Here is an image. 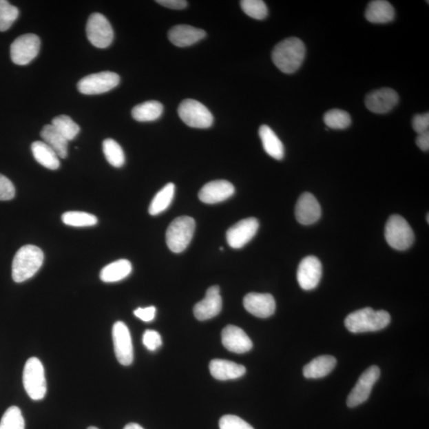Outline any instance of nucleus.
I'll use <instances>...</instances> for the list:
<instances>
[{
	"mask_svg": "<svg viewBox=\"0 0 429 429\" xmlns=\"http://www.w3.org/2000/svg\"><path fill=\"white\" fill-rule=\"evenodd\" d=\"M123 429H144L142 426L136 423H128Z\"/></svg>",
	"mask_w": 429,
	"mask_h": 429,
	"instance_id": "45",
	"label": "nucleus"
},
{
	"mask_svg": "<svg viewBox=\"0 0 429 429\" xmlns=\"http://www.w3.org/2000/svg\"><path fill=\"white\" fill-rule=\"evenodd\" d=\"M132 265L130 261L121 260L110 263L102 269L100 278L106 283L117 282L123 280L131 275Z\"/></svg>",
	"mask_w": 429,
	"mask_h": 429,
	"instance_id": "26",
	"label": "nucleus"
},
{
	"mask_svg": "<svg viewBox=\"0 0 429 429\" xmlns=\"http://www.w3.org/2000/svg\"><path fill=\"white\" fill-rule=\"evenodd\" d=\"M87 429H99V428H96V427L91 426V427H90V428H87Z\"/></svg>",
	"mask_w": 429,
	"mask_h": 429,
	"instance_id": "46",
	"label": "nucleus"
},
{
	"mask_svg": "<svg viewBox=\"0 0 429 429\" xmlns=\"http://www.w3.org/2000/svg\"><path fill=\"white\" fill-rule=\"evenodd\" d=\"M337 359L332 355H320L304 366V376L306 379H322L327 376L337 366Z\"/></svg>",
	"mask_w": 429,
	"mask_h": 429,
	"instance_id": "24",
	"label": "nucleus"
},
{
	"mask_svg": "<svg viewBox=\"0 0 429 429\" xmlns=\"http://www.w3.org/2000/svg\"><path fill=\"white\" fill-rule=\"evenodd\" d=\"M324 122L331 129L344 130L350 126L351 118L347 112L333 109L324 114Z\"/></svg>",
	"mask_w": 429,
	"mask_h": 429,
	"instance_id": "34",
	"label": "nucleus"
},
{
	"mask_svg": "<svg viewBox=\"0 0 429 429\" xmlns=\"http://www.w3.org/2000/svg\"><path fill=\"white\" fill-rule=\"evenodd\" d=\"M178 115L186 125L200 129L210 127L213 123V114L202 103L193 99L185 100L178 107Z\"/></svg>",
	"mask_w": 429,
	"mask_h": 429,
	"instance_id": "7",
	"label": "nucleus"
},
{
	"mask_svg": "<svg viewBox=\"0 0 429 429\" xmlns=\"http://www.w3.org/2000/svg\"><path fill=\"white\" fill-rule=\"evenodd\" d=\"M41 136L44 143L53 149L61 158H65L68 155L69 141L56 130L52 124L45 125L41 132Z\"/></svg>",
	"mask_w": 429,
	"mask_h": 429,
	"instance_id": "28",
	"label": "nucleus"
},
{
	"mask_svg": "<svg viewBox=\"0 0 429 429\" xmlns=\"http://www.w3.org/2000/svg\"><path fill=\"white\" fill-rule=\"evenodd\" d=\"M380 374V369L377 366H372L365 370L348 397V407L358 406L369 399L372 388L379 379Z\"/></svg>",
	"mask_w": 429,
	"mask_h": 429,
	"instance_id": "11",
	"label": "nucleus"
},
{
	"mask_svg": "<svg viewBox=\"0 0 429 429\" xmlns=\"http://www.w3.org/2000/svg\"><path fill=\"white\" fill-rule=\"evenodd\" d=\"M120 82L121 77L116 72H101L82 79L77 89L82 94L99 95L115 89Z\"/></svg>",
	"mask_w": 429,
	"mask_h": 429,
	"instance_id": "8",
	"label": "nucleus"
},
{
	"mask_svg": "<svg viewBox=\"0 0 429 429\" xmlns=\"http://www.w3.org/2000/svg\"><path fill=\"white\" fill-rule=\"evenodd\" d=\"M175 193V185L168 183L159 192L155 195L149 207V213L151 216H157L167 210L171 205Z\"/></svg>",
	"mask_w": 429,
	"mask_h": 429,
	"instance_id": "30",
	"label": "nucleus"
},
{
	"mask_svg": "<svg viewBox=\"0 0 429 429\" xmlns=\"http://www.w3.org/2000/svg\"><path fill=\"white\" fill-rule=\"evenodd\" d=\"M219 426L220 429H255L240 417L234 415L222 417Z\"/></svg>",
	"mask_w": 429,
	"mask_h": 429,
	"instance_id": "38",
	"label": "nucleus"
},
{
	"mask_svg": "<svg viewBox=\"0 0 429 429\" xmlns=\"http://www.w3.org/2000/svg\"><path fill=\"white\" fill-rule=\"evenodd\" d=\"M260 223L255 218L238 222L227 231V242L231 248L240 249L249 242L257 233Z\"/></svg>",
	"mask_w": 429,
	"mask_h": 429,
	"instance_id": "13",
	"label": "nucleus"
},
{
	"mask_svg": "<svg viewBox=\"0 0 429 429\" xmlns=\"http://www.w3.org/2000/svg\"><path fill=\"white\" fill-rule=\"evenodd\" d=\"M322 262L315 256H308L300 262L297 269V282L304 291L316 288L322 277Z\"/></svg>",
	"mask_w": 429,
	"mask_h": 429,
	"instance_id": "14",
	"label": "nucleus"
},
{
	"mask_svg": "<svg viewBox=\"0 0 429 429\" xmlns=\"http://www.w3.org/2000/svg\"><path fill=\"white\" fill-rule=\"evenodd\" d=\"M103 151L107 161L112 167L121 168L125 163V154L121 145L112 138H107L103 143Z\"/></svg>",
	"mask_w": 429,
	"mask_h": 429,
	"instance_id": "31",
	"label": "nucleus"
},
{
	"mask_svg": "<svg viewBox=\"0 0 429 429\" xmlns=\"http://www.w3.org/2000/svg\"><path fill=\"white\" fill-rule=\"evenodd\" d=\"M235 191L234 185L227 180H213L203 186L198 196L203 203L214 205L229 199L234 195Z\"/></svg>",
	"mask_w": 429,
	"mask_h": 429,
	"instance_id": "18",
	"label": "nucleus"
},
{
	"mask_svg": "<svg viewBox=\"0 0 429 429\" xmlns=\"http://www.w3.org/2000/svg\"><path fill=\"white\" fill-rule=\"evenodd\" d=\"M306 54V45L301 39L289 38L275 46L272 52V60L279 70L291 74L302 66Z\"/></svg>",
	"mask_w": 429,
	"mask_h": 429,
	"instance_id": "1",
	"label": "nucleus"
},
{
	"mask_svg": "<svg viewBox=\"0 0 429 429\" xmlns=\"http://www.w3.org/2000/svg\"><path fill=\"white\" fill-rule=\"evenodd\" d=\"M40 48L41 40L38 35H21L10 45V58L18 65H28L38 56Z\"/></svg>",
	"mask_w": 429,
	"mask_h": 429,
	"instance_id": "10",
	"label": "nucleus"
},
{
	"mask_svg": "<svg viewBox=\"0 0 429 429\" xmlns=\"http://www.w3.org/2000/svg\"><path fill=\"white\" fill-rule=\"evenodd\" d=\"M390 320V315L384 310L375 311L373 308H365L349 314L344 324L349 332L364 333L384 329L388 326Z\"/></svg>",
	"mask_w": 429,
	"mask_h": 429,
	"instance_id": "2",
	"label": "nucleus"
},
{
	"mask_svg": "<svg viewBox=\"0 0 429 429\" xmlns=\"http://www.w3.org/2000/svg\"><path fill=\"white\" fill-rule=\"evenodd\" d=\"M196 229L192 217L180 216L169 224L167 231V244L174 253H182L189 245Z\"/></svg>",
	"mask_w": 429,
	"mask_h": 429,
	"instance_id": "4",
	"label": "nucleus"
},
{
	"mask_svg": "<svg viewBox=\"0 0 429 429\" xmlns=\"http://www.w3.org/2000/svg\"><path fill=\"white\" fill-rule=\"evenodd\" d=\"M240 6L251 18L262 20L267 17L268 8L265 2L262 0H242Z\"/></svg>",
	"mask_w": 429,
	"mask_h": 429,
	"instance_id": "37",
	"label": "nucleus"
},
{
	"mask_svg": "<svg viewBox=\"0 0 429 429\" xmlns=\"http://www.w3.org/2000/svg\"><path fill=\"white\" fill-rule=\"evenodd\" d=\"M143 343L149 350L154 351L161 347L163 339L156 331L147 330L143 334Z\"/></svg>",
	"mask_w": 429,
	"mask_h": 429,
	"instance_id": "39",
	"label": "nucleus"
},
{
	"mask_svg": "<svg viewBox=\"0 0 429 429\" xmlns=\"http://www.w3.org/2000/svg\"><path fill=\"white\" fill-rule=\"evenodd\" d=\"M23 386L25 392L31 399L39 401L43 399L48 385L43 364L37 358H30L27 361L23 370Z\"/></svg>",
	"mask_w": 429,
	"mask_h": 429,
	"instance_id": "6",
	"label": "nucleus"
},
{
	"mask_svg": "<svg viewBox=\"0 0 429 429\" xmlns=\"http://www.w3.org/2000/svg\"><path fill=\"white\" fill-rule=\"evenodd\" d=\"M206 36L205 31L191 27L189 25H178L170 29L168 38L171 43L178 48H187L198 43Z\"/></svg>",
	"mask_w": 429,
	"mask_h": 429,
	"instance_id": "21",
	"label": "nucleus"
},
{
	"mask_svg": "<svg viewBox=\"0 0 429 429\" xmlns=\"http://www.w3.org/2000/svg\"><path fill=\"white\" fill-rule=\"evenodd\" d=\"M44 254L39 247L25 245L15 254L12 262V278L15 282L28 280L43 264Z\"/></svg>",
	"mask_w": 429,
	"mask_h": 429,
	"instance_id": "3",
	"label": "nucleus"
},
{
	"mask_svg": "<svg viewBox=\"0 0 429 429\" xmlns=\"http://www.w3.org/2000/svg\"><path fill=\"white\" fill-rule=\"evenodd\" d=\"M87 39L96 48H108L114 39V31L105 15L94 13L90 15L86 25Z\"/></svg>",
	"mask_w": 429,
	"mask_h": 429,
	"instance_id": "9",
	"label": "nucleus"
},
{
	"mask_svg": "<svg viewBox=\"0 0 429 429\" xmlns=\"http://www.w3.org/2000/svg\"><path fill=\"white\" fill-rule=\"evenodd\" d=\"M222 343L224 347L236 354H244L253 348L251 339L244 330L234 325H227L222 331Z\"/></svg>",
	"mask_w": 429,
	"mask_h": 429,
	"instance_id": "19",
	"label": "nucleus"
},
{
	"mask_svg": "<svg viewBox=\"0 0 429 429\" xmlns=\"http://www.w3.org/2000/svg\"><path fill=\"white\" fill-rule=\"evenodd\" d=\"M295 216L298 223L302 225L313 224L322 216V207L313 194L304 193L297 200Z\"/></svg>",
	"mask_w": 429,
	"mask_h": 429,
	"instance_id": "20",
	"label": "nucleus"
},
{
	"mask_svg": "<svg viewBox=\"0 0 429 429\" xmlns=\"http://www.w3.org/2000/svg\"><path fill=\"white\" fill-rule=\"evenodd\" d=\"M51 124L69 142L74 140L81 130L79 124L76 123L68 116H56L52 121Z\"/></svg>",
	"mask_w": 429,
	"mask_h": 429,
	"instance_id": "32",
	"label": "nucleus"
},
{
	"mask_svg": "<svg viewBox=\"0 0 429 429\" xmlns=\"http://www.w3.org/2000/svg\"><path fill=\"white\" fill-rule=\"evenodd\" d=\"M112 338L118 363L123 366H130L133 363L134 351L130 331L127 325L121 322L114 324Z\"/></svg>",
	"mask_w": 429,
	"mask_h": 429,
	"instance_id": "12",
	"label": "nucleus"
},
{
	"mask_svg": "<svg viewBox=\"0 0 429 429\" xmlns=\"http://www.w3.org/2000/svg\"><path fill=\"white\" fill-rule=\"evenodd\" d=\"M156 2L162 6L175 10H182L188 6V2L185 0H158Z\"/></svg>",
	"mask_w": 429,
	"mask_h": 429,
	"instance_id": "43",
	"label": "nucleus"
},
{
	"mask_svg": "<svg viewBox=\"0 0 429 429\" xmlns=\"http://www.w3.org/2000/svg\"><path fill=\"white\" fill-rule=\"evenodd\" d=\"M412 128L418 134L428 132L429 128V114H418L412 118Z\"/></svg>",
	"mask_w": 429,
	"mask_h": 429,
	"instance_id": "41",
	"label": "nucleus"
},
{
	"mask_svg": "<svg viewBox=\"0 0 429 429\" xmlns=\"http://www.w3.org/2000/svg\"><path fill=\"white\" fill-rule=\"evenodd\" d=\"M365 17L371 23H388L395 19V10L388 1L375 0L366 8Z\"/></svg>",
	"mask_w": 429,
	"mask_h": 429,
	"instance_id": "23",
	"label": "nucleus"
},
{
	"mask_svg": "<svg viewBox=\"0 0 429 429\" xmlns=\"http://www.w3.org/2000/svg\"><path fill=\"white\" fill-rule=\"evenodd\" d=\"M19 15V10L7 0H0V31H6L12 27Z\"/></svg>",
	"mask_w": 429,
	"mask_h": 429,
	"instance_id": "36",
	"label": "nucleus"
},
{
	"mask_svg": "<svg viewBox=\"0 0 429 429\" xmlns=\"http://www.w3.org/2000/svg\"><path fill=\"white\" fill-rule=\"evenodd\" d=\"M163 113V105L156 101L140 103L133 108L132 115L138 122H151L157 121Z\"/></svg>",
	"mask_w": 429,
	"mask_h": 429,
	"instance_id": "29",
	"label": "nucleus"
},
{
	"mask_svg": "<svg viewBox=\"0 0 429 429\" xmlns=\"http://www.w3.org/2000/svg\"><path fill=\"white\" fill-rule=\"evenodd\" d=\"M385 237L387 244L397 251L409 249L415 239L410 224L399 215H393L387 220Z\"/></svg>",
	"mask_w": 429,
	"mask_h": 429,
	"instance_id": "5",
	"label": "nucleus"
},
{
	"mask_svg": "<svg viewBox=\"0 0 429 429\" xmlns=\"http://www.w3.org/2000/svg\"><path fill=\"white\" fill-rule=\"evenodd\" d=\"M399 102V96L389 87L371 92L366 96V108L375 114H386L394 109Z\"/></svg>",
	"mask_w": 429,
	"mask_h": 429,
	"instance_id": "15",
	"label": "nucleus"
},
{
	"mask_svg": "<svg viewBox=\"0 0 429 429\" xmlns=\"http://www.w3.org/2000/svg\"><path fill=\"white\" fill-rule=\"evenodd\" d=\"M211 376L217 380L227 381L241 378L246 373L244 366L224 359H213L209 364Z\"/></svg>",
	"mask_w": 429,
	"mask_h": 429,
	"instance_id": "22",
	"label": "nucleus"
},
{
	"mask_svg": "<svg viewBox=\"0 0 429 429\" xmlns=\"http://www.w3.org/2000/svg\"><path fill=\"white\" fill-rule=\"evenodd\" d=\"M61 220L65 224L75 227H92L98 223L96 216L84 211H67L62 215Z\"/></svg>",
	"mask_w": 429,
	"mask_h": 429,
	"instance_id": "33",
	"label": "nucleus"
},
{
	"mask_svg": "<svg viewBox=\"0 0 429 429\" xmlns=\"http://www.w3.org/2000/svg\"><path fill=\"white\" fill-rule=\"evenodd\" d=\"M14 196V185L7 177L0 174V200H10Z\"/></svg>",
	"mask_w": 429,
	"mask_h": 429,
	"instance_id": "40",
	"label": "nucleus"
},
{
	"mask_svg": "<svg viewBox=\"0 0 429 429\" xmlns=\"http://www.w3.org/2000/svg\"><path fill=\"white\" fill-rule=\"evenodd\" d=\"M0 429H25L24 418L19 408L12 406L4 412Z\"/></svg>",
	"mask_w": 429,
	"mask_h": 429,
	"instance_id": "35",
	"label": "nucleus"
},
{
	"mask_svg": "<svg viewBox=\"0 0 429 429\" xmlns=\"http://www.w3.org/2000/svg\"><path fill=\"white\" fill-rule=\"evenodd\" d=\"M134 316L140 319L144 322H151L156 315V308L149 306L147 308H138L134 311Z\"/></svg>",
	"mask_w": 429,
	"mask_h": 429,
	"instance_id": "42",
	"label": "nucleus"
},
{
	"mask_svg": "<svg viewBox=\"0 0 429 429\" xmlns=\"http://www.w3.org/2000/svg\"><path fill=\"white\" fill-rule=\"evenodd\" d=\"M244 306L248 313L260 318H268L275 312V298L269 293H248L244 299Z\"/></svg>",
	"mask_w": 429,
	"mask_h": 429,
	"instance_id": "16",
	"label": "nucleus"
},
{
	"mask_svg": "<svg viewBox=\"0 0 429 429\" xmlns=\"http://www.w3.org/2000/svg\"><path fill=\"white\" fill-rule=\"evenodd\" d=\"M34 158L46 169L56 170L60 167V160L53 149L44 142L37 141L31 145Z\"/></svg>",
	"mask_w": 429,
	"mask_h": 429,
	"instance_id": "27",
	"label": "nucleus"
},
{
	"mask_svg": "<svg viewBox=\"0 0 429 429\" xmlns=\"http://www.w3.org/2000/svg\"><path fill=\"white\" fill-rule=\"evenodd\" d=\"M258 134H260L263 148L271 157L276 160H282L285 156V148L282 141L270 127L261 126Z\"/></svg>",
	"mask_w": 429,
	"mask_h": 429,
	"instance_id": "25",
	"label": "nucleus"
},
{
	"mask_svg": "<svg viewBox=\"0 0 429 429\" xmlns=\"http://www.w3.org/2000/svg\"><path fill=\"white\" fill-rule=\"evenodd\" d=\"M416 143L421 151L428 152L429 149V132L418 134Z\"/></svg>",
	"mask_w": 429,
	"mask_h": 429,
	"instance_id": "44",
	"label": "nucleus"
},
{
	"mask_svg": "<svg viewBox=\"0 0 429 429\" xmlns=\"http://www.w3.org/2000/svg\"><path fill=\"white\" fill-rule=\"evenodd\" d=\"M218 286L210 287L202 301L195 304L194 316L200 322L210 320L219 315L222 310V298Z\"/></svg>",
	"mask_w": 429,
	"mask_h": 429,
	"instance_id": "17",
	"label": "nucleus"
},
{
	"mask_svg": "<svg viewBox=\"0 0 429 429\" xmlns=\"http://www.w3.org/2000/svg\"><path fill=\"white\" fill-rule=\"evenodd\" d=\"M429 220L428 219V214H427V222H428V224L429 223V220Z\"/></svg>",
	"mask_w": 429,
	"mask_h": 429,
	"instance_id": "47",
	"label": "nucleus"
}]
</instances>
